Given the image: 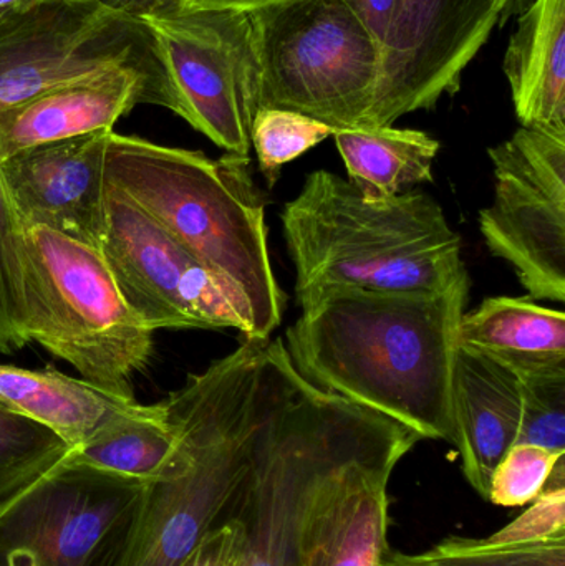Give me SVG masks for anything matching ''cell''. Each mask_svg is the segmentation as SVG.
Segmentation results:
<instances>
[{"instance_id":"1","label":"cell","mask_w":565,"mask_h":566,"mask_svg":"<svg viewBox=\"0 0 565 566\" xmlns=\"http://www.w3.org/2000/svg\"><path fill=\"white\" fill-rule=\"evenodd\" d=\"M468 295L470 277L441 292L318 286L297 296L302 313L284 346L317 388L454 444L453 365Z\"/></svg>"},{"instance_id":"2","label":"cell","mask_w":565,"mask_h":566,"mask_svg":"<svg viewBox=\"0 0 565 566\" xmlns=\"http://www.w3.org/2000/svg\"><path fill=\"white\" fill-rule=\"evenodd\" d=\"M272 338H245L165 399L176 449L146 485L123 566H178L228 517L254 459Z\"/></svg>"},{"instance_id":"3","label":"cell","mask_w":565,"mask_h":566,"mask_svg":"<svg viewBox=\"0 0 565 566\" xmlns=\"http://www.w3.org/2000/svg\"><path fill=\"white\" fill-rule=\"evenodd\" d=\"M106 178L222 283L245 338L271 336L285 293L272 268L265 199L252 179L251 158L226 153L211 159L112 132Z\"/></svg>"},{"instance_id":"4","label":"cell","mask_w":565,"mask_h":566,"mask_svg":"<svg viewBox=\"0 0 565 566\" xmlns=\"http://www.w3.org/2000/svg\"><path fill=\"white\" fill-rule=\"evenodd\" d=\"M281 219L297 296L318 286L441 292L468 277L460 235L423 192L368 201L348 179L321 169Z\"/></svg>"},{"instance_id":"5","label":"cell","mask_w":565,"mask_h":566,"mask_svg":"<svg viewBox=\"0 0 565 566\" xmlns=\"http://www.w3.org/2000/svg\"><path fill=\"white\" fill-rule=\"evenodd\" d=\"M258 106L337 129L374 128L381 52L347 0H285L249 13Z\"/></svg>"},{"instance_id":"6","label":"cell","mask_w":565,"mask_h":566,"mask_svg":"<svg viewBox=\"0 0 565 566\" xmlns=\"http://www.w3.org/2000/svg\"><path fill=\"white\" fill-rule=\"evenodd\" d=\"M25 241L30 343L98 388L133 398L155 332L119 292L102 251L40 226L25 229Z\"/></svg>"},{"instance_id":"7","label":"cell","mask_w":565,"mask_h":566,"mask_svg":"<svg viewBox=\"0 0 565 566\" xmlns=\"http://www.w3.org/2000/svg\"><path fill=\"white\" fill-rule=\"evenodd\" d=\"M112 72L148 80L163 108L175 113L158 40L143 20L103 0H49L0 10V109Z\"/></svg>"},{"instance_id":"8","label":"cell","mask_w":565,"mask_h":566,"mask_svg":"<svg viewBox=\"0 0 565 566\" xmlns=\"http://www.w3.org/2000/svg\"><path fill=\"white\" fill-rule=\"evenodd\" d=\"M145 494L65 459L0 502V566H123Z\"/></svg>"},{"instance_id":"9","label":"cell","mask_w":565,"mask_h":566,"mask_svg":"<svg viewBox=\"0 0 565 566\" xmlns=\"http://www.w3.org/2000/svg\"><path fill=\"white\" fill-rule=\"evenodd\" d=\"M420 441L374 412L312 479L292 527L287 566H381L388 554V485Z\"/></svg>"},{"instance_id":"10","label":"cell","mask_w":565,"mask_h":566,"mask_svg":"<svg viewBox=\"0 0 565 566\" xmlns=\"http://www.w3.org/2000/svg\"><path fill=\"white\" fill-rule=\"evenodd\" d=\"M142 20L158 40L176 115L228 155L249 158L259 109L249 13L171 6Z\"/></svg>"},{"instance_id":"11","label":"cell","mask_w":565,"mask_h":566,"mask_svg":"<svg viewBox=\"0 0 565 566\" xmlns=\"http://www.w3.org/2000/svg\"><path fill=\"white\" fill-rule=\"evenodd\" d=\"M494 199L480 212L488 249L516 272L531 298L565 300V135L521 126L488 149Z\"/></svg>"},{"instance_id":"12","label":"cell","mask_w":565,"mask_h":566,"mask_svg":"<svg viewBox=\"0 0 565 566\" xmlns=\"http://www.w3.org/2000/svg\"><path fill=\"white\" fill-rule=\"evenodd\" d=\"M103 258L128 305L156 329L234 328L228 290L128 196L108 185Z\"/></svg>"},{"instance_id":"13","label":"cell","mask_w":565,"mask_h":566,"mask_svg":"<svg viewBox=\"0 0 565 566\" xmlns=\"http://www.w3.org/2000/svg\"><path fill=\"white\" fill-rule=\"evenodd\" d=\"M506 10L504 0H400L381 52L374 128L454 95L464 69L506 22Z\"/></svg>"},{"instance_id":"14","label":"cell","mask_w":565,"mask_h":566,"mask_svg":"<svg viewBox=\"0 0 565 566\" xmlns=\"http://www.w3.org/2000/svg\"><path fill=\"white\" fill-rule=\"evenodd\" d=\"M113 129L23 149L0 163L27 228H46L102 248L106 228V155Z\"/></svg>"},{"instance_id":"15","label":"cell","mask_w":565,"mask_h":566,"mask_svg":"<svg viewBox=\"0 0 565 566\" xmlns=\"http://www.w3.org/2000/svg\"><path fill=\"white\" fill-rule=\"evenodd\" d=\"M136 105L163 106L156 86L129 72L103 73L0 109V163L23 149L113 129Z\"/></svg>"},{"instance_id":"16","label":"cell","mask_w":565,"mask_h":566,"mask_svg":"<svg viewBox=\"0 0 565 566\" xmlns=\"http://www.w3.org/2000/svg\"><path fill=\"white\" fill-rule=\"evenodd\" d=\"M523 409L521 376L458 346L453 365L454 448L471 488L486 499L491 478L516 444Z\"/></svg>"},{"instance_id":"17","label":"cell","mask_w":565,"mask_h":566,"mask_svg":"<svg viewBox=\"0 0 565 566\" xmlns=\"http://www.w3.org/2000/svg\"><path fill=\"white\" fill-rule=\"evenodd\" d=\"M517 119L565 135V0H533L504 56Z\"/></svg>"},{"instance_id":"18","label":"cell","mask_w":565,"mask_h":566,"mask_svg":"<svg viewBox=\"0 0 565 566\" xmlns=\"http://www.w3.org/2000/svg\"><path fill=\"white\" fill-rule=\"evenodd\" d=\"M0 405L55 432L79 449L103 428L135 411V396L116 395L53 368L25 369L0 363Z\"/></svg>"},{"instance_id":"19","label":"cell","mask_w":565,"mask_h":566,"mask_svg":"<svg viewBox=\"0 0 565 566\" xmlns=\"http://www.w3.org/2000/svg\"><path fill=\"white\" fill-rule=\"evenodd\" d=\"M457 343L520 376L559 371L565 369V315L526 298L491 296L463 313Z\"/></svg>"},{"instance_id":"20","label":"cell","mask_w":565,"mask_h":566,"mask_svg":"<svg viewBox=\"0 0 565 566\" xmlns=\"http://www.w3.org/2000/svg\"><path fill=\"white\" fill-rule=\"evenodd\" d=\"M335 145L347 168L348 181L368 201H385L407 186L433 181L440 142L418 129H337Z\"/></svg>"},{"instance_id":"21","label":"cell","mask_w":565,"mask_h":566,"mask_svg":"<svg viewBox=\"0 0 565 566\" xmlns=\"http://www.w3.org/2000/svg\"><path fill=\"white\" fill-rule=\"evenodd\" d=\"M176 449V432L166 416L165 402L142 405L109 422L66 461L106 474L151 484L165 471Z\"/></svg>"},{"instance_id":"22","label":"cell","mask_w":565,"mask_h":566,"mask_svg":"<svg viewBox=\"0 0 565 566\" xmlns=\"http://www.w3.org/2000/svg\"><path fill=\"white\" fill-rule=\"evenodd\" d=\"M381 566H565V535L537 542L450 537L421 554L388 551Z\"/></svg>"},{"instance_id":"23","label":"cell","mask_w":565,"mask_h":566,"mask_svg":"<svg viewBox=\"0 0 565 566\" xmlns=\"http://www.w3.org/2000/svg\"><path fill=\"white\" fill-rule=\"evenodd\" d=\"M25 226L0 171V353L12 355L29 345Z\"/></svg>"},{"instance_id":"24","label":"cell","mask_w":565,"mask_h":566,"mask_svg":"<svg viewBox=\"0 0 565 566\" xmlns=\"http://www.w3.org/2000/svg\"><path fill=\"white\" fill-rule=\"evenodd\" d=\"M70 451L55 432L0 405V502L65 461Z\"/></svg>"},{"instance_id":"25","label":"cell","mask_w":565,"mask_h":566,"mask_svg":"<svg viewBox=\"0 0 565 566\" xmlns=\"http://www.w3.org/2000/svg\"><path fill=\"white\" fill-rule=\"evenodd\" d=\"M334 133L332 126L297 112L258 109L252 122L251 146L269 188L279 181L284 165L305 155Z\"/></svg>"},{"instance_id":"26","label":"cell","mask_w":565,"mask_h":566,"mask_svg":"<svg viewBox=\"0 0 565 566\" xmlns=\"http://www.w3.org/2000/svg\"><path fill=\"white\" fill-rule=\"evenodd\" d=\"M523 409L516 444L565 452V369L521 376Z\"/></svg>"},{"instance_id":"27","label":"cell","mask_w":565,"mask_h":566,"mask_svg":"<svg viewBox=\"0 0 565 566\" xmlns=\"http://www.w3.org/2000/svg\"><path fill=\"white\" fill-rule=\"evenodd\" d=\"M565 452L533 444H514L491 478L488 502L500 507H521L536 501L550 484Z\"/></svg>"},{"instance_id":"28","label":"cell","mask_w":565,"mask_h":566,"mask_svg":"<svg viewBox=\"0 0 565 566\" xmlns=\"http://www.w3.org/2000/svg\"><path fill=\"white\" fill-rule=\"evenodd\" d=\"M523 515L491 535L494 542H537L565 535V488L544 491Z\"/></svg>"},{"instance_id":"29","label":"cell","mask_w":565,"mask_h":566,"mask_svg":"<svg viewBox=\"0 0 565 566\" xmlns=\"http://www.w3.org/2000/svg\"><path fill=\"white\" fill-rule=\"evenodd\" d=\"M242 531L234 518L212 528L178 566H239Z\"/></svg>"},{"instance_id":"30","label":"cell","mask_w":565,"mask_h":566,"mask_svg":"<svg viewBox=\"0 0 565 566\" xmlns=\"http://www.w3.org/2000/svg\"><path fill=\"white\" fill-rule=\"evenodd\" d=\"M400 0H347L355 15L364 23L365 29L374 36L380 52H384L397 17Z\"/></svg>"},{"instance_id":"31","label":"cell","mask_w":565,"mask_h":566,"mask_svg":"<svg viewBox=\"0 0 565 566\" xmlns=\"http://www.w3.org/2000/svg\"><path fill=\"white\" fill-rule=\"evenodd\" d=\"M279 2L285 0H175V6L185 10H231L251 13Z\"/></svg>"},{"instance_id":"32","label":"cell","mask_w":565,"mask_h":566,"mask_svg":"<svg viewBox=\"0 0 565 566\" xmlns=\"http://www.w3.org/2000/svg\"><path fill=\"white\" fill-rule=\"evenodd\" d=\"M103 2L112 9L128 13V15L136 17L139 20L143 17L153 15L159 10L175 6V0H103Z\"/></svg>"},{"instance_id":"33","label":"cell","mask_w":565,"mask_h":566,"mask_svg":"<svg viewBox=\"0 0 565 566\" xmlns=\"http://www.w3.org/2000/svg\"><path fill=\"white\" fill-rule=\"evenodd\" d=\"M508 6L506 10V20L510 19L513 13L516 12H523L524 9H526L527 6H530L533 0H504Z\"/></svg>"},{"instance_id":"34","label":"cell","mask_w":565,"mask_h":566,"mask_svg":"<svg viewBox=\"0 0 565 566\" xmlns=\"http://www.w3.org/2000/svg\"><path fill=\"white\" fill-rule=\"evenodd\" d=\"M49 2V0H0V10L13 9V7L33 6V3Z\"/></svg>"}]
</instances>
